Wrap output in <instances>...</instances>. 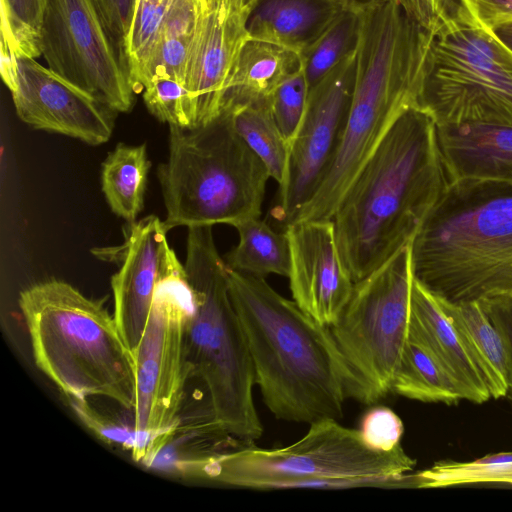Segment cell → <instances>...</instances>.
I'll return each instance as SVG.
<instances>
[{"mask_svg": "<svg viewBox=\"0 0 512 512\" xmlns=\"http://www.w3.org/2000/svg\"><path fill=\"white\" fill-rule=\"evenodd\" d=\"M197 2L202 14L213 10L218 4V0H197Z\"/></svg>", "mask_w": 512, "mask_h": 512, "instance_id": "7bdbcfd3", "label": "cell"}, {"mask_svg": "<svg viewBox=\"0 0 512 512\" xmlns=\"http://www.w3.org/2000/svg\"><path fill=\"white\" fill-rule=\"evenodd\" d=\"M448 183H512V125L483 122L436 125Z\"/></svg>", "mask_w": 512, "mask_h": 512, "instance_id": "ac0fdd59", "label": "cell"}, {"mask_svg": "<svg viewBox=\"0 0 512 512\" xmlns=\"http://www.w3.org/2000/svg\"><path fill=\"white\" fill-rule=\"evenodd\" d=\"M246 1H247V3L249 2V0H246Z\"/></svg>", "mask_w": 512, "mask_h": 512, "instance_id": "bcb514c9", "label": "cell"}, {"mask_svg": "<svg viewBox=\"0 0 512 512\" xmlns=\"http://www.w3.org/2000/svg\"><path fill=\"white\" fill-rule=\"evenodd\" d=\"M193 296L185 267L160 288L132 355L133 427L169 442L178 425L187 380L186 327Z\"/></svg>", "mask_w": 512, "mask_h": 512, "instance_id": "30bf717a", "label": "cell"}, {"mask_svg": "<svg viewBox=\"0 0 512 512\" xmlns=\"http://www.w3.org/2000/svg\"><path fill=\"white\" fill-rule=\"evenodd\" d=\"M350 51L309 89L306 108L292 140L284 183L272 216L284 227L312 197L337 148L346 120L354 79Z\"/></svg>", "mask_w": 512, "mask_h": 512, "instance_id": "7c38bea8", "label": "cell"}, {"mask_svg": "<svg viewBox=\"0 0 512 512\" xmlns=\"http://www.w3.org/2000/svg\"><path fill=\"white\" fill-rule=\"evenodd\" d=\"M439 301L480 367L491 398L507 396L509 365L505 343L480 302Z\"/></svg>", "mask_w": 512, "mask_h": 512, "instance_id": "44dd1931", "label": "cell"}, {"mask_svg": "<svg viewBox=\"0 0 512 512\" xmlns=\"http://www.w3.org/2000/svg\"><path fill=\"white\" fill-rule=\"evenodd\" d=\"M18 303L35 364L66 399L103 397L133 410L132 355L104 298L53 279L21 291Z\"/></svg>", "mask_w": 512, "mask_h": 512, "instance_id": "3957f363", "label": "cell"}, {"mask_svg": "<svg viewBox=\"0 0 512 512\" xmlns=\"http://www.w3.org/2000/svg\"><path fill=\"white\" fill-rule=\"evenodd\" d=\"M200 14L197 0H170L166 7L161 35L191 39Z\"/></svg>", "mask_w": 512, "mask_h": 512, "instance_id": "d590c367", "label": "cell"}, {"mask_svg": "<svg viewBox=\"0 0 512 512\" xmlns=\"http://www.w3.org/2000/svg\"><path fill=\"white\" fill-rule=\"evenodd\" d=\"M309 86L302 66L290 74L269 96L274 120L290 146L303 117Z\"/></svg>", "mask_w": 512, "mask_h": 512, "instance_id": "4dcf8cb0", "label": "cell"}, {"mask_svg": "<svg viewBox=\"0 0 512 512\" xmlns=\"http://www.w3.org/2000/svg\"><path fill=\"white\" fill-rule=\"evenodd\" d=\"M476 301L480 302L504 340L509 365L507 396L512 399V296L495 295Z\"/></svg>", "mask_w": 512, "mask_h": 512, "instance_id": "74e56055", "label": "cell"}, {"mask_svg": "<svg viewBox=\"0 0 512 512\" xmlns=\"http://www.w3.org/2000/svg\"><path fill=\"white\" fill-rule=\"evenodd\" d=\"M290 247L289 282L293 300L317 322H336L353 291L354 282L337 247L330 220L290 223L284 228Z\"/></svg>", "mask_w": 512, "mask_h": 512, "instance_id": "9a60e30c", "label": "cell"}, {"mask_svg": "<svg viewBox=\"0 0 512 512\" xmlns=\"http://www.w3.org/2000/svg\"><path fill=\"white\" fill-rule=\"evenodd\" d=\"M150 161L146 145L118 143L104 162L101 185L111 210L127 224L137 221L144 206Z\"/></svg>", "mask_w": 512, "mask_h": 512, "instance_id": "7402d4cb", "label": "cell"}, {"mask_svg": "<svg viewBox=\"0 0 512 512\" xmlns=\"http://www.w3.org/2000/svg\"><path fill=\"white\" fill-rule=\"evenodd\" d=\"M223 109L230 113L238 134L281 186L286 177L289 145L274 120L269 100L235 103Z\"/></svg>", "mask_w": 512, "mask_h": 512, "instance_id": "d4e9b609", "label": "cell"}, {"mask_svg": "<svg viewBox=\"0 0 512 512\" xmlns=\"http://www.w3.org/2000/svg\"><path fill=\"white\" fill-rule=\"evenodd\" d=\"M40 52L52 71L114 112L132 109L136 92L93 0H49Z\"/></svg>", "mask_w": 512, "mask_h": 512, "instance_id": "8fae6325", "label": "cell"}, {"mask_svg": "<svg viewBox=\"0 0 512 512\" xmlns=\"http://www.w3.org/2000/svg\"><path fill=\"white\" fill-rule=\"evenodd\" d=\"M416 465L402 448L383 452L370 448L360 431L338 420L321 419L295 443L274 449L253 444L212 456L197 478L260 489H324L330 480L356 477L401 478Z\"/></svg>", "mask_w": 512, "mask_h": 512, "instance_id": "52a82bcc", "label": "cell"}, {"mask_svg": "<svg viewBox=\"0 0 512 512\" xmlns=\"http://www.w3.org/2000/svg\"><path fill=\"white\" fill-rule=\"evenodd\" d=\"M218 6L225 12H240L248 9L246 0H218Z\"/></svg>", "mask_w": 512, "mask_h": 512, "instance_id": "b9f144b4", "label": "cell"}, {"mask_svg": "<svg viewBox=\"0 0 512 512\" xmlns=\"http://www.w3.org/2000/svg\"><path fill=\"white\" fill-rule=\"evenodd\" d=\"M301 66L299 53L269 42L248 39L238 56L223 108L268 99Z\"/></svg>", "mask_w": 512, "mask_h": 512, "instance_id": "ffe728a7", "label": "cell"}, {"mask_svg": "<svg viewBox=\"0 0 512 512\" xmlns=\"http://www.w3.org/2000/svg\"><path fill=\"white\" fill-rule=\"evenodd\" d=\"M408 333L431 351L462 400L480 404L491 398L480 367L439 299L414 277Z\"/></svg>", "mask_w": 512, "mask_h": 512, "instance_id": "e0dca14e", "label": "cell"}, {"mask_svg": "<svg viewBox=\"0 0 512 512\" xmlns=\"http://www.w3.org/2000/svg\"><path fill=\"white\" fill-rule=\"evenodd\" d=\"M358 430L370 448L388 452L401 446L404 425L393 410L377 406L364 414Z\"/></svg>", "mask_w": 512, "mask_h": 512, "instance_id": "d6a6232c", "label": "cell"}, {"mask_svg": "<svg viewBox=\"0 0 512 512\" xmlns=\"http://www.w3.org/2000/svg\"><path fill=\"white\" fill-rule=\"evenodd\" d=\"M49 0H0V55L41 56V29Z\"/></svg>", "mask_w": 512, "mask_h": 512, "instance_id": "4316f807", "label": "cell"}, {"mask_svg": "<svg viewBox=\"0 0 512 512\" xmlns=\"http://www.w3.org/2000/svg\"><path fill=\"white\" fill-rule=\"evenodd\" d=\"M344 5H346L348 8H357L361 4L368 2L370 0H339Z\"/></svg>", "mask_w": 512, "mask_h": 512, "instance_id": "ee69618b", "label": "cell"}, {"mask_svg": "<svg viewBox=\"0 0 512 512\" xmlns=\"http://www.w3.org/2000/svg\"><path fill=\"white\" fill-rule=\"evenodd\" d=\"M430 31L418 106L435 125H512V51L460 0Z\"/></svg>", "mask_w": 512, "mask_h": 512, "instance_id": "8992f818", "label": "cell"}, {"mask_svg": "<svg viewBox=\"0 0 512 512\" xmlns=\"http://www.w3.org/2000/svg\"><path fill=\"white\" fill-rule=\"evenodd\" d=\"M168 3L137 0L124 41L123 58L136 93L143 91L153 53L161 37Z\"/></svg>", "mask_w": 512, "mask_h": 512, "instance_id": "484cf974", "label": "cell"}, {"mask_svg": "<svg viewBox=\"0 0 512 512\" xmlns=\"http://www.w3.org/2000/svg\"><path fill=\"white\" fill-rule=\"evenodd\" d=\"M142 92L147 109L159 121L189 128L188 96L182 81L167 76L155 77Z\"/></svg>", "mask_w": 512, "mask_h": 512, "instance_id": "1f68e13d", "label": "cell"}, {"mask_svg": "<svg viewBox=\"0 0 512 512\" xmlns=\"http://www.w3.org/2000/svg\"><path fill=\"white\" fill-rule=\"evenodd\" d=\"M192 38L186 39L161 35L149 64L145 85L152 78L160 76L176 78L185 84Z\"/></svg>", "mask_w": 512, "mask_h": 512, "instance_id": "836d02e7", "label": "cell"}, {"mask_svg": "<svg viewBox=\"0 0 512 512\" xmlns=\"http://www.w3.org/2000/svg\"><path fill=\"white\" fill-rule=\"evenodd\" d=\"M168 230L259 218L271 178L262 160L221 113L195 128L169 126V151L158 167Z\"/></svg>", "mask_w": 512, "mask_h": 512, "instance_id": "5b68a950", "label": "cell"}, {"mask_svg": "<svg viewBox=\"0 0 512 512\" xmlns=\"http://www.w3.org/2000/svg\"><path fill=\"white\" fill-rule=\"evenodd\" d=\"M248 11L227 13L217 4L200 14L185 75L189 128L206 125L221 113L238 56L250 39Z\"/></svg>", "mask_w": 512, "mask_h": 512, "instance_id": "2e32d148", "label": "cell"}, {"mask_svg": "<svg viewBox=\"0 0 512 512\" xmlns=\"http://www.w3.org/2000/svg\"><path fill=\"white\" fill-rule=\"evenodd\" d=\"M0 71L24 123L93 146L110 139L116 112L35 58L0 55Z\"/></svg>", "mask_w": 512, "mask_h": 512, "instance_id": "4fadbf2b", "label": "cell"}, {"mask_svg": "<svg viewBox=\"0 0 512 512\" xmlns=\"http://www.w3.org/2000/svg\"><path fill=\"white\" fill-rule=\"evenodd\" d=\"M448 184L436 125L406 110L361 168L332 217L340 258L361 281L411 244Z\"/></svg>", "mask_w": 512, "mask_h": 512, "instance_id": "6da1fadb", "label": "cell"}, {"mask_svg": "<svg viewBox=\"0 0 512 512\" xmlns=\"http://www.w3.org/2000/svg\"><path fill=\"white\" fill-rule=\"evenodd\" d=\"M152 1H157V2H161V3H168L170 0H152Z\"/></svg>", "mask_w": 512, "mask_h": 512, "instance_id": "f6af8a7d", "label": "cell"}, {"mask_svg": "<svg viewBox=\"0 0 512 512\" xmlns=\"http://www.w3.org/2000/svg\"><path fill=\"white\" fill-rule=\"evenodd\" d=\"M410 245L354 284L350 299L330 326L351 376L349 397L367 405L392 392L408 337Z\"/></svg>", "mask_w": 512, "mask_h": 512, "instance_id": "ba28073f", "label": "cell"}, {"mask_svg": "<svg viewBox=\"0 0 512 512\" xmlns=\"http://www.w3.org/2000/svg\"><path fill=\"white\" fill-rule=\"evenodd\" d=\"M512 242V183H448L411 242L413 277L432 293Z\"/></svg>", "mask_w": 512, "mask_h": 512, "instance_id": "9c48e42d", "label": "cell"}, {"mask_svg": "<svg viewBox=\"0 0 512 512\" xmlns=\"http://www.w3.org/2000/svg\"><path fill=\"white\" fill-rule=\"evenodd\" d=\"M426 477L433 488L459 485L494 484L512 486V463L486 466L475 460L440 461L427 469Z\"/></svg>", "mask_w": 512, "mask_h": 512, "instance_id": "f546056e", "label": "cell"}, {"mask_svg": "<svg viewBox=\"0 0 512 512\" xmlns=\"http://www.w3.org/2000/svg\"><path fill=\"white\" fill-rule=\"evenodd\" d=\"M472 15L485 27L512 22V0H460Z\"/></svg>", "mask_w": 512, "mask_h": 512, "instance_id": "f35d334b", "label": "cell"}, {"mask_svg": "<svg viewBox=\"0 0 512 512\" xmlns=\"http://www.w3.org/2000/svg\"><path fill=\"white\" fill-rule=\"evenodd\" d=\"M357 34L356 8L346 9L302 54L309 89L320 82L350 51Z\"/></svg>", "mask_w": 512, "mask_h": 512, "instance_id": "83f0119b", "label": "cell"}, {"mask_svg": "<svg viewBox=\"0 0 512 512\" xmlns=\"http://www.w3.org/2000/svg\"><path fill=\"white\" fill-rule=\"evenodd\" d=\"M164 221L148 215L127 224L124 243L108 255L119 270L111 278L114 318L126 346H138L153 301L162 285L184 269L170 247Z\"/></svg>", "mask_w": 512, "mask_h": 512, "instance_id": "5bb4252c", "label": "cell"}, {"mask_svg": "<svg viewBox=\"0 0 512 512\" xmlns=\"http://www.w3.org/2000/svg\"><path fill=\"white\" fill-rule=\"evenodd\" d=\"M493 32L498 39L512 51V22L497 26L493 29Z\"/></svg>", "mask_w": 512, "mask_h": 512, "instance_id": "60d3db41", "label": "cell"}, {"mask_svg": "<svg viewBox=\"0 0 512 512\" xmlns=\"http://www.w3.org/2000/svg\"><path fill=\"white\" fill-rule=\"evenodd\" d=\"M93 1L100 18L123 56L124 41L133 17L137 0Z\"/></svg>", "mask_w": 512, "mask_h": 512, "instance_id": "8d00e7d4", "label": "cell"}, {"mask_svg": "<svg viewBox=\"0 0 512 512\" xmlns=\"http://www.w3.org/2000/svg\"><path fill=\"white\" fill-rule=\"evenodd\" d=\"M81 422L105 442L117 444L131 452L135 461L151 464L167 442L148 434H142L100 414L88 401L68 399Z\"/></svg>", "mask_w": 512, "mask_h": 512, "instance_id": "f1b7e54d", "label": "cell"}, {"mask_svg": "<svg viewBox=\"0 0 512 512\" xmlns=\"http://www.w3.org/2000/svg\"><path fill=\"white\" fill-rule=\"evenodd\" d=\"M406 12L423 28L431 30L445 12L449 0H399Z\"/></svg>", "mask_w": 512, "mask_h": 512, "instance_id": "ab89813d", "label": "cell"}, {"mask_svg": "<svg viewBox=\"0 0 512 512\" xmlns=\"http://www.w3.org/2000/svg\"><path fill=\"white\" fill-rule=\"evenodd\" d=\"M232 226L239 242L225 256L229 268L257 277L277 274L288 278L290 247L285 231H275L260 217L243 219Z\"/></svg>", "mask_w": 512, "mask_h": 512, "instance_id": "603a6c76", "label": "cell"}, {"mask_svg": "<svg viewBox=\"0 0 512 512\" xmlns=\"http://www.w3.org/2000/svg\"><path fill=\"white\" fill-rule=\"evenodd\" d=\"M246 29L251 39L300 55L348 8L339 0H249Z\"/></svg>", "mask_w": 512, "mask_h": 512, "instance_id": "d6986e66", "label": "cell"}, {"mask_svg": "<svg viewBox=\"0 0 512 512\" xmlns=\"http://www.w3.org/2000/svg\"><path fill=\"white\" fill-rule=\"evenodd\" d=\"M230 296L249 347L255 384L278 419H340L351 376L329 326L276 292L264 277L227 266Z\"/></svg>", "mask_w": 512, "mask_h": 512, "instance_id": "7a4b0ae2", "label": "cell"}, {"mask_svg": "<svg viewBox=\"0 0 512 512\" xmlns=\"http://www.w3.org/2000/svg\"><path fill=\"white\" fill-rule=\"evenodd\" d=\"M392 392L421 402L447 405L462 400L435 356L409 333L393 380Z\"/></svg>", "mask_w": 512, "mask_h": 512, "instance_id": "cb8c5ba5", "label": "cell"}, {"mask_svg": "<svg viewBox=\"0 0 512 512\" xmlns=\"http://www.w3.org/2000/svg\"><path fill=\"white\" fill-rule=\"evenodd\" d=\"M495 295L512 296V250L470 287L462 302Z\"/></svg>", "mask_w": 512, "mask_h": 512, "instance_id": "e575fe53", "label": "cell"}, {"mask_svg": "<svg viewBox=\"0 0 512 512\" xmlns=\"http://www.w3.org/2000/svg\"><path fill=\"white\" fill-rule=\"evenodd\" d=\"M184 267L193 296L186 327L191 376L203 384L219 425L253 443L263 432L253 400L255 372L212 226L188 228Z\"/></svg>", "mask_w": 512, "mask_h": 512, "instance_id": "277c9868", "label": "cell"}]
</instances>
